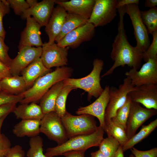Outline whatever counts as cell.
<instances>
[{
    "instance_id": "obj_1",
    "label": "cell",
    "mask_w": 157,
    "mask_h": 157,
    "mask_svg": "<svg viewBox=\"0 0 157 157\" xmlns=\"http://www.w3.org/2000/svg\"><path fill=\"white\" fill-rule=\"evenodd\" d=\"M117 12L119 15L117 33L112 44L110 54V57L114 63L101 77L111 74L117 67H124L126 65L138 70L143 59V53L136 47L131 46L127 40L124 22L126 14L124 6L118 8Z\"/></svg>"
},
{
    "instance_id": "obj_2",
    "label": "cell",
    "mask_w": 157,
    "mask_h": 157,
    "mask_svg": "<svg viewBox=\"0 0 157 157\" xmlns=\"http://www.w3.org/2000/svg\"><path fill=\"white\" fill-rule=\"evenodd\" d=\"M73 72L71 67L63 66L40 76L31 88L19 94L23 98L20 103L28 104L40 101L53 85L70 78Z\"/></svg>"
},
{
    "instance_id": "obj_3",
    "label": "cell",
    "mask_w": 157,
    "mask_h": 157,
    "mask_svg": "<svg viewBox=\"0 0 157 157\" xmlns=\"http://www.w3.org/2000/svg\"><path fill=\"white\" fill-rule=\"evenodd\" d=\"M105 132L103 128L99 125L92 133L75 136L69 139L62 144L47 148L44 155L47 157H53L62 155L71 151H85L91 147L98 146L104 138Z\"/></svg>"
},
{
    "instance_id": "obj_4",
    "label": "cell",
    "mask_w": 157,
    "mask_h": 157,
    "mask_svg": "<svg viewBox=\"0 0 157 157\" xmlns=\"http://www.w3.org/2000/svg\"><path fill=\"white\" fill-rule=\"evenodd\" d=\"M93 68L87 76L80 78H68L63 81L64 85H69L77 89H83L88 93V99L90 100L93 97L97 98L104 89L100 84V74L104 65L103 61L96 58L93 62Z\"/></svg>"
},
{
    "instance_id": "obj_5",
    "label": "cell",
    "mask_w": 157,
    "mask_h": 157,
    "mask_svg": "<svg viewBox=\"0 0 157 157\" xmlns=\"http://www.w3.org/2000/svg\"><path fill=\"white\" fill-rule=\"evenodd\" d=\"M61 118L68 139L91 134L98 128L94 117L89 115H74L67 111Z\"/></svg>"
},
{
    "instance_id": "obj_6",
    "label": "cell",
    "mask_w": 157,
    "mask_h": 157,
    "mask_svg": "<svg viewBox=\"0 0 157 157\" xmlns=\"http://www.w3.org/2000/svg\"><path fill=\"white\" fill-rule=\"evenodd\" d=\"M40 132L56 142L58 145L68 139L61 118L55 111L44 114L40 120Z\"/></svg>"
},
{
    "instance_id": "obj_7",
    "label": "cell",
    "mask_w": 157,
    "mask_h": 157,
    "mask_svg": "<svg viewBox=\"0 0 157 157\" xmlns=\"http://www.w3.org/2000/svg\"><path fill=\"white\" fill-rule=\"evenodd\" d=\"M137 89V87L132 85L131 79L127 77L124 79L123 83L118 88L113 86L110 88L109 101L105 111V121L110 119L115 116L117 110L125 103L128 93Z\"/></svg>"
},
{
    "instance_id": "obj_8",
    "label": "cell",
    "mask_w": 157,
    "mask_h": 157,
    "mask_svg": "<svg viewBox=\"0 0 157 157\" xmlns=\"http://www.w3.org/2000/svg\"><path fill=\"white\" fill-rule=\"evenodd\" d=\"M125 12L129 16L134 29L136 47L143 53L150 44L149 33L140 16L138 5L133 4L124 6Z\"/></svg>"
},
{
    "instance_id": "obj_9",
    "label": "cell",
    "mask_w": 157,
    "mask_h": 157,
    "mask_svg": "<svg viewBox=\"0 0 157 157\" xmlns=\"http://www.w3.org/2000/svg\"><path fill=\"white\" fill-rule=\"evenodd\" d=\"M117 0H95L88 22L94 26H104L110 22L117 15Z\"/></svg>"
},
{
    "instance_id": "obj_10",
    "label": "cell",
    "mask_w": 157,
    "mask_h": 157,
    "mask_svg": "<svg viewBox=\"0 0 157 157\" xmlns=\"http://www.w3.org/2000/svg\"><path fill=\"white\" fill-rule=\"evenodd\" d=\"M125 74L135 87L144 85L157 84V59H150L138 70L132 68Z\"/></svg>"
},
{
    "instance_id": "obj_11",
    "label": "cell",
    "mask_w": 157,
    "mask_h": 157,
    "mask_svg": "<svg viewBox=\"0 0 157 157\" xmlns=\"http://www.w3.org/2000/svg\"><path fill=\"white\" fill-rule=\"evenodd\" d=\"M40 59L44 66L47 69L59 67L67 65L68 47L59 46L55 43H43Z\"/></svg>"
},
{
    "instance_id": "obj_12",
    "label": "cell",
    "mask_w": 157,
    "mask_h": 157,
    "mask_svg": "<svg viewBox=\"0 0 157 157\" xmlns=\"http://www.w3.org/2000/svg\"><path fill=\"white\" fill-rule=\"evenodd\" d=\"M157 114V110L141 107L139 104L131 101L125 131L128 140L135 134L138 129L145 121Z\"/></svg>"
},
{
    "instance_id": "obj_13",
    "label": "cell",
    "mask_w": 157,
    "mask_h": 157,
    "mask_svg": "<svg viewBox=\"0 0 157 157\" xmlns=\"http://www.w3.org/2000/svg\"><path fill=\"white\" fill-rule=\"evenodd\" d=\"M95 28L93 24L88 22L67 33L56 43L61 47L76 49L82 43L90 40L95 36Z\"/></svg>"
},
{
    "instance_id": "obj_14",
    "label": "cell",
    "mask_w": 157,
    "mask_h": 157,
    "mask_svg": "<svg viewBox=\"0 0 157 157\" xmlns=\"http://www.w3.org/2000/svg\"><path fill=\"white\" fill-rule=\"evenodd\" d=\"M16 57L12 59L9 67L12 76L19 75L22 71L36 59L40 58L42 47L24 46L19 49Z\"/></svg>"
},
{
    "instance_id": "obj_15",
    "label": "cell",
    "mask_w": 157,
    "mask_h": 157,
    "mask_svg": "<svg viewBox=\"0 0 157 157\" xmlns=\"http://www.w3.org/2000/svg\"><path fill=\"white\" fill-rule=\"evenodd\" d=\"M110 87L106 85L101 94L93 103L87 106L80 107L76 111L77 115H89L96 117L99 120L100 125L104 131L105 124V115L109 101Z\"/></svg>"
},
{
    "instance_id": "obj_16",
    "label": "cell",
    "mask_w": 157,
    "mask_h": 157,
    "mask_svg": "<svg viewBox=\"0 0 157 157\" xmlns=\"http://www.w3.org/2000/svg\"><path fill=\"white\" fill-rule=\"evenodd\" d=\"M129 92L128 96L132 102L140 103L146 108L157 110V84L142 85Z\"/></svg>"
},
{
    "instance_id": "obj_17",
    "label": "cell",
    "mask_w": 157,
    "mask_h": 157,
    "mask_svg": "<svg viewBox=\"0 0 157 157\" xmlns=\"http://www.w3.org/2000/svg\"><path fill=\"white\" fill-rule=\"evenodd\" d=\"M26 26L21 34L18 49L25 46L42 47L43 44L40 36L41 26L31 16L26 19Z\"/></svg>"
},
{
    "instance_id": "obj_18",
    "label": "cell",
    "mask_w": 157,
    "mask_h": 157,
    "mask_svg": "<svg viewBox=\"0 0 157 157\" xmlns=\"http://www.w3.org/2000/svg\"><path fill=\"white\" fill-rule=\"evenodd\" d=\"M55 0H43L29 8L21 17L23 19L32 16L41 26L47 24L54 8Z\"/></svg>"
},
{
    "instance_id": "obj_19",
    "label": "cell",
    "mask_w": 157,
    "mask_h": 157,
    "mask_svg": "<svg viewBox=\"0 0 157 157\" xmlns=\"http://www.w3.org/2000/svg\"><path fill=\"white\" fill-rule=\"evenodd\" d=\"M95 2V0H55V4L61 6L67 13L78 15L88 20Z\"/></svg>"
},
{
    "instance_id": "obj_20",
    "label": "cell",
    "mask_w": 157,
    "mask_h": 157,
    "mask_svg": "<svg viewBox=\"0 0 157 157\" xmlns=\"http://www.w3.org/2000/svg\"><path fill=\"white\" fill-rule=\"evenodd\" d=\"M67 14L66 11L60 6L57 5L54 8L51 17L45 26V31L49 37L48 43H55L61 31Z\"/></svg>"
},
{
    "instance_id": "obj_21",
    "label": "cell",
    "mask_w": 157,
    "mask_h": 157,
    "mask_svg": "<svg viewBox=\"0 0 157 157\" xmlns=\"http://www.w3.org/2000/svg\"><path fill=\"white\" fill-rule=\"evenodd\" d=\"M50 71L51 69L47 68L43 65L40 58H39L27 66L21 73L28 87L33 84L39 78Z\"/></svg>"
},
{
    "instance_id": "obj_22",
    "label": "cell",
    "mask_w": 157,
    "mask_h": 157,
    "mask_svg": "<svg viewBox=\"0 0 157 157\" xmlns=\"http://www.w3.org/2000/svg\"><path fill=\"white\" fill-rule=\"evenodd\" d=\"M13 112L17 119L41 120L43 113L40 106L35 102L20 104L15 108Z\"/></svg>"
},
{
    "instance_id": "obj_23",
    "label": "cell",
    "mask_w": 157,
    "mask_h": 157,
    "mask_svg": "<svg viewBox=\"0 0 157 157\" xmlns=\"http://www.w3.org/2000/svg\"><path fill=\"white\" fill-rule=\"evenodd\" d=\"M40 122L39 120L22 119L14 126L13 133L18 138L37 136L40 133Z\"/></svg>"
},
{
    "instance_id": "obj_24",
    "label": "cell",
    "mask_w": 157,
    "mask_h": 157,
    "mask_svg": "<svg viewBox=\"0 0 157 157\" xmlns=\"http://www.w3.org/2000/svg\"><path fill=\"white\" fill-rule=\"evenodd\" d=\"M1 91L12 95H17L25 91L27 86L22 76H11L0 81Z\"/></svg>"
},
{
    "instance_id": "obj_25",
    "label": "cell",
    "mask_w": 157,
    "mask_h": 157,
    "mask_svg": "<svg viewBox=\"0 0 157 157\" xmlns=\"http://www.w3.org/2000/svg\"><path fill=\"white\" fill-rule=\"evenodd\" d=\"M64 86L63 81L53 85L40 100V105L44 114L54 111L56 100Z\"/></svg>"
},
{
    "instance_id": "obj_26",
    "label": "cell",
    "mask_w": 157,
    "mask_h": 157,
    "mask_svg": "<svg viewBox=\"0 0 157 157\" xmlns=\"http://www.w3.org/2000/svg\"><path fill=\"white\" fill-rule=\"evenodd\" d=\"M88 20L78 15L67 13L61 31L56 37L57 43L67 33L88 23Z\"/></svg>"
},
{
    "instance_id": "obj_27",
    "label": "cell",
    "mask_w": 157,
    "mask_h": 157,
    "mask_svg": "<svg viewBox=\"0 0 157 157\" xmlns=\"http://www.w3.org/2000/svg\"><path fill=\"white\" fill-rule=\"evenodd\" d=\"M157 126V119L151 122L147 125H142L140 131L128 140L122 147L123 152L130 149L136 144L147 137Z\"/></svg>"
},
{
    "instance_id": "obj_28",
    "label": "cell",
    "mask_w": 157,
    "mask_h": 157,
    "mask_svg": "<svg viewBox=\"0 0 157 157\" xmlns=\"http://www.w3.org/2000/svg\"><path fill=\"white\" fill-rule=\"evenodd\" d=\"M104 131L108 136H111L117 140L122 147L128 141L125 130L115 125L110 119L105 121Z\"/></svg>"
},
{
    "instance_id": "obj_29",
    "label": "cell",
    "mask_w": 157,
    "mask_h": 157,
    "mask_svg": "<svg viewBox=\"0 0 157 157\" xmlns=\"http://www.w3.org/2000/svg\"><path fill=\"white\" fill-rule=\"evenodd\" d=\"M142 20L148 33L151 35L157 31V8H150L147 10L140 11Z\"/></svg>"
},
{
    "instance_id": "obj_30",
    "label": "cell",
    "mask_w": 157,
    "mask_h": 157,
    "mask_svg": "<svg viewBox=\"0 0 157 157\" xmlns=\"http://www.w3.org/2000/svg\"><path fill=\"white\" fill-rule=\"evenodd\" d=\"M120 146L117 140L112 136H109L104 138L98 147L99 150L106 157H114Z\"/></svg>"
},
{
    "instance_id": "obj_31",
    "label": "cell",
    "mask_w": 157,
    "mask_h": 157,
    "mask_svg": "<svg viewBox=\"0 0 157 157\" xmlns=\"http://www.w3.org/2000/svg\"><path fill=\"white\" fill-rule=\"evenodd\" d=\"M131 100L127 95L124 104L117 111L115 116L110 120L115 125L126 130L128 117Z\"/></svg>"
},
{
    "instance_id": "obj_32",
    "label": "cell",
    "mask_w": 157,
    "mask_h": 157,
    "mask_svg": "<svg viewBox=\"0 0 157 157\" xmlns=\"http://www.w3.org/2000/svg\"><path fill=\"white\" fill-rule=\"evenodd\" d=\"M76 89L69 85H64L56 99L54 111L60 117L67 111L66 109V102L67 96L72 90Z\"/></svg>"
},
{
    "instance_id": "obj_33",
    "label": "cell",
    "mask_w": 157,
    "mask_h": 157,
    "mask_svg": "<svg viewBox=\"0 0 157 157\" xmlns=\"http://www.w3.org/2000/svg\"><path fill=\"white\" fill-rule=\"evenodd\" d=\"M29 144L30 148L27 153V157H47L43 153V142L40 136L31 138Z\"/></svg>"
},
{
    "instance_id": "obj_34",
    "label": "cell",
    "mask_w": 157,
    "mask_h": 157,
    "mask_svg": "<svg viewBox=\"0 0 157 157\" xmlns=\"http://www.w3.org/2000/svg\"><path fill=\"white\" fill-rule=\"evenodd\" d=\"M152 35V43L147 50L143 53V59L146 62L150 59H157V31Z\"/></svg>"
},
{
    "instance_id": "obj_35",
    "label": "cell",
    "mask_w": 157,
    "mask_h": 157,
    "mask_svg": "<svg viewBox=\"0 0 157 157\" xmlns=\"http://www.w3.org/2000/svg\"><path fill=\"white\" fill-rule=\"evenodd\" d=\"M10 8H12L17 15H22L29 7L26 1L24 0H7Z\"/></svg>"
},
{
    "instance_id": "obj_36",
    "label": "cell",
    "mask_w": 157,
    "mask_h": 157,
    "mask_svg": "<svg viewBox=\"0 0 157 157\" xmlns=\"http://www.w3.org/2000/svg\"><path fill=\"white\" fill-rule=\"evenodd\" d=\"M10 8L7 0H0V36L4 39L6 32L3 25V19L4 16L9 13Z\"/></svg>"
},
{
    "instance_id": "obj_37",
    "label": "cell",
    "mask_w": 157,
    "mask_h": 157,
    "mask_svg": "<svg viewBox=\"0 0 157 157\" xmlns=\"http://www.w3.org/2000/svg\"><path fill=\"white\" fill-rule=\"evenodd\" d=\"M4 39L0 36V61L9 67L11 59L8 54L9 47L4 42Z\"/></svg>"
},
{
    "instance_id": "obj_38",
    "label": "cell",
    "mask_w": 157,
    "mask_h": 157,
    "mask_svg": "<svg viewBox=\"0 0 157 157\" xmlns=\"http://www.w3.org/2000/svg\"><path fill=\"white\" fill-rule=\"evenodd\" d=\"M22 99L19 94L12 95L2 91L0 92V105L11 103H20Z\"/></svg>"
},
{
    "instance_id": "obj_39",
    "label": "cell",
    "mask_w": 157,
    "mask_h": 157,
    "mask_svg": "<svg viewBox=\"0 0 157 157\" xmlns=\"http://www.w3.org/2000/svg\"><path fill=\"white\" fill-rule=\"evenodd\" d=\"M10 141L4 134L2 133L0 137V157H5L11 148Z\"/></svg>"
},
{
    "instance_id": "obj_40",
    "label": "cell",
    "mask_w": 157,
    "mask_h": 157,
    "mask_svg": "<svg viewBox=\"0 0 157 157\" xmlns=\"http://www.w3.org/2000/svg\"><path fill=\"white\" fill-rule=\"evenodd\" d=\"M135 157H157V148L147 151H140L133 147L130 149Z\"/></svg>"
},
{
    "instance_id": "obj_41",
    "label": "cell",
    "mask_w": 157,
    "mask_h": 157,
    "mask_svg": "<svg viewBox=\"0 0 157 157\" xmlns=\"http://www.w3.org/2000/svg\"><path fill=\"white\" fill-rule=\"evenodd\" d=\"M25 152L19 145H16L11 147L5 157H24Z\"/></svg>"
},
{
    "instance_id": "obj_42",
    "label": "cell",
    "mask_w": 157,
    "mask_h": 157,
    "mask_svg": "<svg viewBox=\"0 0 157 157\" xmlns=\"http://www.w3.org/2000/svg\"><path fill=\"white\" fill-rule=\"evenodd\" d=\"M17 104L11 103L0 105V119L7 117L10 113L13 112Z\"/></svg>"
},
{
    "instance_id": "obj_43",
    "label": "cell",
    "mask_w": 157,
    "mask_h": 157,
    "mask_svg": "<svg viewBox=\"0 0 157 157\" xmlns=\"http://www.w3.org/2000/svg\"><path fill=\"white\" fill-rule=\"evenodd\" d=\"M11 76L9 67L0 61V81L5 77Z\"/></svg>"
},
{
    "instance_id": "obj_44",
    "label": "cell",
    "mask_w": 157,
    "mask_h": 157,
    "mask_svg": "<svg viewBox=\"0 0 157 157\" xmlns=\"http://www.w3.org/2000/svg\"><path fill=\"white\" fill-rule=\"evenodd\" d=\"M85 151L83 150H73L67 151L62 155L65 157H85Z\"/></svg>"
},
{
    "instance_id": "obj_45",
    "label": "cell",
    "mask_w": 157,
    "mask_h": 157,
    "mask_svg": "<svg viewBox=\"0 0 157 157\" xmlns=\"http://www.w3.org/2000/svg\"><path fill=\"white\" fill-rule=\"evenodd\" d=\"M139 3V0H117L116 7L117 9L121 7L131 4H136L138 5Z\"/></svg>"
},
{
    "instance_id": "obj_46",
    "label": "cell",
    "mask_w": 157,
    "mask_h": 157,
    "mask_svg": "<svg viewBox=\"0 0 157 157\" xmlns=\"http://www.w3.org/2000/svg\"><path fill=\"white\" fill-rule=\"evenodd\" d=\"M157 5V0H146L145 1L144 6L145 7L151 8L156 7Z\"/></svg>"
},
{
    "instance_id": "obj_47",
    "label": "cell",
    "mask_w": 157,
    "mask_h": 157,
    "mask_svg": "<svg viewBox=\"0 0 157 157\" xmlns=\"http://www.w3.org/2000/svg\"><path fill=\"white\" fill-rule=\"evenodd\" d=\"M123 151L122 147L120 146L118 148V150L116 153L114 157H124L123 154ZM129 157H135L132 154H131Z\"/></svg>"
},
{
    "instance_id": "obj_48",
    "label": "cell",
    "mask_w": 157,
    "mask_h": 157,
    "mask_svg": "<svg viewBox=\"0 0 157 157\" xmlns=\"http://www.w3.org/2000/svg\"><path fill=\"white\" fill-rule=\"evenodd\" d=\"M91 157H106L99 150L91 153Z\"/></svg>"
},
{
    "instance_id": "obj_49",
    "label": "cell",
    "mask_w": 157,
    "mask_h": 157,
    "mask_svg": "<svg viewBox=\"0 0 157 157\" xmlns=\"http://www.w3.org/2000/svg\"><path fill=\"white\" fill-rule=\"evenodd\" d=\"M26 1L28 5L29 8L33 7L38 3V1L37 0H26Z\"/></svg>"
},
{
    "instance_id": "obj_50",
    "label": "cell",
    "mask_w": 157,
    "mask_h": 157,
    "mask_svg": "<svg viewBox=\"0 0 157 157\" xmlns=\"http://www.w3.org/2000/svg\"><path fill=\"white\" fill-rule=\"evenodd\" d=\"M6 117H4L0 119V137L2 134L1 133V127L4 121V120L6 118Z\"/></svg>"
},
{
    "instance_id": "obj_51",
    "label": "cell",
    "mask_w": 157,
    "mask_h": 157,
    "mask_svg": "<svg viewBox=\"0 0 157 157\" xmlns=\"http://www.w3.org/2000/svg\"><path fill=\"white\" fill-rule=\"evenodd\" d=\"M1 88L0 86V92H1Z\"/></svg>"
},
{
    "instance_id": "obj_52",
    "label": "cell",
    "mask_w": 157,
    "mask_h": 157,
    "mask_svg": "<svg viewBox=\"0 0 157 157\" xmlns=\"http://www.w3.org/2000/svg\"></svg>"
}]
</instances>
